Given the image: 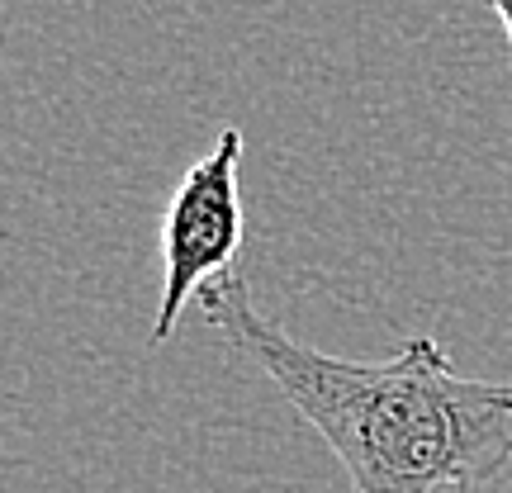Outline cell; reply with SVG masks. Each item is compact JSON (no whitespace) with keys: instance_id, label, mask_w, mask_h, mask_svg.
<instances>
[{"instance_id":"obj_1","label":"cell","mask_w":512,"mask_h":493,"mask_svg":"<svg viewBox=\"0 0 512 493\" xmlns=\"http://www.w3.org/2000/svg\"><path fill=\"white\" fill-rule=\"evenodd\" d=\"M200 309L328 441L356 493H470L512 465V384L460 375L437 337L342 361L261 318L242 271L209 280Z\"/></svg>"},{"instance_id":"obj_2","label":"cell","mask_w":512,"mask_h":493,"mask_svg":"<svg viewBox=\"0 0 512 493\" xmlns=\"http://www.w3.org/2000/svg\"><path fill=\"white\" fill-rule=\"evenodd\" d=\"M242 128H223L214 152H204L176 185L162 223V304L152 318V342H171L190 299L219 275L238 271L242 256Z\"/></svg>"},{"instance_id":"obj_3","label":"cell","mask_w":512,"mask_h":493,"mask_svg":"<svg viewBox=\"0 0 512 493\" xmlns=\"http://www.w3.org/2000/svg\"><path fill=\"white\" fill-rule=\"evenodd\" d=\"M494 5V15L498 24H503V34H508V48H512V0H489Z\"/></svg>"}]
</instances>
